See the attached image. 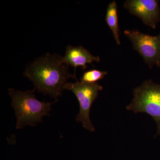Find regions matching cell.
<instances>
[{"instance_id": "obj_9", "label": "cell", "mask_w": 160, "mask_h": 160, "mask_svg": "<svg viewBox=\"0 0 160 160\" xmlns=\"http://www.w3.org/2000/svg\"><path fill=\"white\" fill-rule=\"evenodd\" d=\"M107 74V72L100 71L97 69L89 70L84 72L81 78V82L90 84L97 83V82L103 79Z\"/></svg>"}, {"instance_id": "obj_4", "label": "cell", "mask_w": 160, "mask_h": 160, "mask_svg": "<svg viewBox=\"0 0 160 160\" xmlns=\"http://www.w3.org/2000/svg\"><path fill=\"white\" fill-rule=\"evenodd\" d=\"M65 89L71 91L77 98L80 105V111L77 116L76 121L81 122L84 128L91 132L95 131L94 126L90 118V110L92 103L96 99L99 92L103 87L98 83L90 84L79 82H68Z\"/></svg>"}, {"instance_id": "obj_1", "label": "cell", "mask_w": 160, "mask_h": 160, "mask_svg": "<svg viewBox=\"0 0 160 160\" xmlns=\"http://www.w3.org/2000/svg\"><path fill=\"white\" fill-rule=\"evenodd\" d=\"M69 69L62 56L47 53L28 64L23 74L33 83L36 91L48 95L58 102L69 79L77 80Z\"/></svg>"}, {"instance_id": "obj_7", "label": "cell", "mask_w": 160, "mask_h": 160, "mask_svg": "<svg viewBox=\"0 0 160 160\" xmlns=\"http://www.w3.org/2000/svg\"><path fill=\"white\" fill-rule=\"evenodd\" d=\"M63 61L68 66L74 67L76 76V70L78 67H81L85 70L87 68V64H91L94 61L99 62L100 58L99 56L92 54L89 50L82 46L75 47L69 45L66 47Z\"/></svg>"}, {"instance_id": "obj_6", "label": "cell", "mask_w": 160, "mask_h": 160, "mask_svg": "<svg viewBox=\"0 0 160 160\" xmlns=\"http://www.w3.org/2000/svg\"><path fill=\"white\" fill-rule=\"evenodd\" d=\"M124 7L142 21L147 26L155 29L160 21V8L157 0H128Z\"/></svg>"}, {"instance_id": "obj_3", "label": "cell", "mask_w": 160, "mask_h": 160, "mask_svg": "<svg viewBox=\"0 0 160 160\" xmlns=\"http://www.w3.org/2000/svg\"><path fill=\"white\" fill-rule=\"evenodd\" d=\"M133 106L136 112H145L157 124L156 136L160 135V84L146 80L133 92Z\"/></svg>"}, {"instance_id": "obj_2", "label": "cell", "mask_w": 160, "mask_h": 160, "mask_svg": "<svg viewBox=\"0 0 160 160\" xmlns=\"http://www.w3.org/2000/svg\"><path fill=\"white\" fill-rule=\"evenodd\" d=\"M35 91V89L21 91L9 89L12 107L16 117V129H22L26 126L34 127L42 122L43 117L50 116L51 106L57 101L45 102L39 101L34 94Z\"/></svg>"}, {"instance_id": "obj_8", "label": "cell", "mask_w": 160, "mask_h": 160, "mask_svg": "<svg viewBox=\"0 0 160 160\" xmlns=\"http://www.w3.org/2000/svg\"><path fill=\"white\" fill-rule=\"evenodd\" d=\"M106 22L112 31L116 42L118 45L121 44L119 37V29L118 22L117 5L115 1L109 3L107 9Z\"/></svg>"}, {"instance_id": "obj_5", "label": "cell", "mask_w": 160, "mask_h": 160, "mask_svg": "<svg viewBox=\"0 0 160 160\" xmlns=\"http://www.w3.org/2000/svg\"><path fill=\"white\" fill-rule=\"evenodd\" d=\"M124 34L150 69L154 66L160 68V33L153 36L134 29L126 30Z\"/></svg>"}]
</instances>
